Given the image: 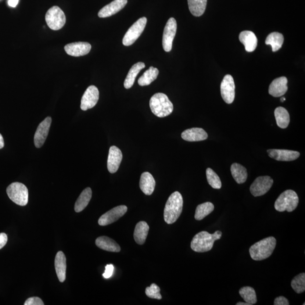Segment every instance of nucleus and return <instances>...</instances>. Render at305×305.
Wrapping results in <instances>:
<instances>
[{"mask_svg":"<svg viewBox=\"0 0 305 305\" xmlns=\"http://www.w3.org/2000/svg\"><path fill=\"white\" fill-rule=\"evenodd\" d=\"M222 236V232L220 231H217L213 234L206 231L200 232L193 238L191 249L198 253L209 252L213 248L214 242L220 240Z\"/></svg>","mask_w":305,"mask_h":305,"instance_id":"obj_1","label":"nucleus"},{"mask_svg":"<svg viewBox=\"0 0 305 305\" xmlns=\"http://www.w3.org/2000/svg\"><path fill=\"white\" fill-rule=\"evenodd\" d=\"M183 197L179 192L172 193L168 198L164 210V219L167 224H173L178 220L182 213Z\"/></svg>","mask_w":305,"mask_h":305,"instance_id":"obj_2","label":"nucleus"},{"mask_svg":"<svg viewBox=\"0 0 305 305\" xmlns=\"http://www.w3.org/2000/svg\"><path fill=\"white\" fill-rule=\"evenodd\" d=\"M276 245V240L274 237L262 240L250 247V257L253 260L257 261L267 259L273 253Z\"/></svg>","mask_w":305,"mask_h":305,"instance_id":"obj_3","label":"nucleus"},{"mask_svg":"<svg viewBox=\"0 0 305 305\" xmlns=\"http://www.w3.org/2000/svg\"><path fill=\"white\" fill-rule=\"evenodd\" d=\"M149 105L152 112L158 117L164 118L173 112L174 106L166 95L157 93L150 100Z\"/></svg>","mask_w":305,"mask_h":305,"instance_id":"obj_4","label":"nucleus"},{"mask_svg":"<svg viewBox=\"0 0 305 305\" xmlns=\"http://www.w3.org/2000/svg\"><path fill=\"white\" fill-rule=\"evenodd\" d=\"M299 203L297 194L293 190H286L279 196L275 203V209L279 212H292L295 210Z\"/></svg>","mask_w":305,"mask_h":305,"instance_id":"obj_5","label":"nucleus"},{"mask_svg":"<svg viewBox=\"0 0 305 305\" xmlns=\"http://www.w3.org/2000/svg\"><path fill=\"white\" fill-rule=\"evenodd\" d=\"M9 199L19 205L26 206L28 202V191L26 186L22 183H12L6 189Z\"/></svg>","mask_w":305,"mask_h":305,"instance_id":"obj_6","label":"nucleus"},{"mask_svg":"<svg viewBox=\"0 0 305 305\" xmlns=\"http://www.w3.org/2000/svg\"><path fill=\"white\" fill-rule=\"evenodd\" d=\"M45 20L51 29L57 31L64 26L66 19L63 11L59 6H55L48 10L45 15Z\"/></svg>","mask_w":305,"mask_h":305,"instance_id":"obj_7","label":"nucleus"},{"mask_svg":"<svg viewBox=\"0 0 305 305\" xmlns=\"http://www.w3.org/2000/svg\"><path fill=\"white\" fill-rule=\"evenodd\" d=\"M146 23V17H142L136 21L125 33L122 41L123 44L128 46L134 44L144 30Z\"/></svg>","mask_w":305,"mask_h":305,"instance_id":"obj_8","label":"nucleus"},{"mask_svg":"<svg viewBox=\"0 0 305 305\" xmlns=\"http://www.w3.org/2000/svg\"><path fill=\"white\" fill-rule=\"evenodd\" d=\"M177 30V20L174 18H171L168 20L164 28L163 45L165 52H169L171 51Z\"/></svg>","mask_w":305,"mask_h":305,"instance_id":"obj_9","label":"nucleus"},{"mask_svg":"<svg viewBox=\"0 0 305 305\" xmlns=\"http://www.w3.org/2000/svg\"><path fill=\"white\" fill-rule=\"evenodd\" d=\"M274 181L268 176L258 177L250 187V191L254 197L265 195L272 187Z\"/></svg>","mask_w":305,"mask_h":305,"instance_id":"obj_10","label":"nucleus"},{"mask_svg":"<svg viewBox=\"0 0 305 305\" xmlns=\"http://www.w3.org/2000/svg\"><path fill=\"white\" fill-rule=\"evenodd\" d=\"M222 98L225 102L231 104L234 101L235 97V84L234 78L231 75H226L221 85Z\"/></svg>","mask_w":305,"mask_h":305,"instance_id":"obj_11","label":"nucleus"},{"mask_svg":"<svg viewBox=\"0 0 305 305\" xmlns=\"http://www.w3.org/2000/svg\"><path fill=\"white\" fill-rule=\"evenodd\" d=\"M99 99V91L95 85H91L82 96L81 100V109L86 111L93 108L98 103Z\"/></svg>","mask_w":305,"mask_h":305,"instance_id":"obj_12","label":"nucleus"},{"mask_svg":"<svg viewBox=\"0 0 305 305\" xmlns=\"http://www.w3.org/2000/svg\"><path fill=\"white\" fill-rule=\"evenodd\" d=\"M127 207L125 205L118 206L114 207L112 210L103 214L99 220V224L102 226H105L117 221L126 213Z\"/></svg>","mask_w":305,"mask_h":305,"instance_id":"obj_13","label":"nucleus"},{"mask_svg":"<svg viewBox=\"0 0 305 305\" xmlns=\"http://www.w3.org/2000/svg\"><path fill=\"white\" fill-rule=\"evenodd\" d=\"M51 123L52 118L48 117L46 118L39 125L34 136V143L37 148H40L44 145L46 139L48 137Z\"/></svg>","mask_w":305,"mask_h":305,"instance_id":"obj_14","label":"nucleus"},{"mask_svg":"<svg viewBox=\"0 0 305 305\" xmlns=\"http://www.w3.org/2000/svg\"><path fill=\"white\" fill-rule=\"evenodd\" d=\"M91 45L86 42L70 43L64 46V50L68 55L74 57L87 55L91 51Z\"/></svg>","mask_w":305,"mask_h":305,"instance_id":"obj_15","label":"nucleus"},{"mask_svg":"<svg viewBox=\"0 0 305 305\" xmlns=\"http://www.w3.org/2000/svg\"><path fill=\"white\" fill-rule=\"evenodd\" d=\"M122 153L116 146H111L109 149L108 159H107V169L110 173H116L120 166L122 162Z\"/></svg>","mask_w":305,"mask_h":305,"instance_id":"obj_16","label":"nucleus"},{"mask_svg":"<svg viewBox=\"0 0 305 305\" xmlns=\"http://www.w3.org/2000/svg\"><path fill=\"white\" fill-rule=\"evenodd\" d=\"M267 153L271 159L279 161H295L300 156L299 152L285 149H269Z\"/></svg>","mask_w":305,"mask_h":305,"instance_id":"obj_17","label":"nucleus"},{"mask_svg":"<svg viewBox=\"0 0 305 305\" xmlns=\"http://www.w3.org/2000/svg\"><path fill=\"white\" fill-rule=\"evenodd\" d=\"M287 84H288V80L285 77L275 79L269 87V94L275 98H279V97L285 95L288 91Z\"/></svg>","mask_w":305,"mask_h":305,"instance_id":"obj_18","label":"nucleus"},{"mask_svg":"<svg viewBox=\"0 0 305 305\" xmlns=\"http://www.w3.org/2000/svg\"><path fill=\"white\" fill-rule=\"evenodd\" d=\"M127 3V0H114L100 10V18H107L114 15L123 9Z\"/></svg>","mask_w":305,"mask_h":305,"instance_id":"obj_19","label":"nucleus"},{"mask_svg":"<svg viewBox=\"0 0 305 305\" xmlns=\"http://www.w3.org/2000/svg\"><path fill=\"white\" fill-rule=\"evenodd\" d=\"M182 138L187 142H200L205 141L208 138V135L203 128H192L183 131Z\"/></svg>","mask_w":305,"mask_h":305,"instance_id":"obj_20","label":"nucleus"},{"mask_svg":"<svg viewBox=\"0 0 305 305\" xmlns=\"http://www.w3.org/2000/svg\"><path fill=\"white\" fill-rule=\"evenodd\" d=\"M239 40L245 46L246 51L247 52H252L257 48L258 39L252 31L242 32L239 35Z\"/></svg>","mask_w":305,"mask_h":305,"instance_id":"obj_21","label":"nucleus"},{"mask_svg":"<svg viewBox=\"0 0 305 305\" xmlns=\"http://www.w3.org/2000/svg\"><path fill=\"white\" fill-rule=\"evenodd\" d=\"M156 181L152 175L148 172H145L141 175L140 181V187L146 195H151L155 189Z\"/></svg>","mask_w":305,"mask_h":305,"instance_id":"obj_22","label":"nucleus"},{"mask_svg":"<svg viewBox=\"0 0 305 305\" xmlns=\"http://www.w3.org/2000/svg\"><path fill=\"white\" fill-rule=\"evenodd\" d=\"M55 264L57 275L60 282L62 283L66 279V258L61 251L56 254Z\"/></svg>","mask_w":305,"mask_h":305,"instance_id":"obj_23","label":"nucleus"},{"mask_svg":"<svg viewBox=\"0 0 305 305\" xmlns=\"http://www.w3.org/2000/svg\"><path fill=\"white\" fill-rule=\"evenodd\" d=\"M96 245L107 252L118 253L121 251L120 246L114 240L107 236L99 237L96 240Z\"/></svg>","mask_w":305,"mask_h":305,"instance_id":"obj_24","label":"nucleus"},{"mask_svg":"<svg viewBox=\"0 0 305 305\" xmlns=\"http://www.w3.org/2000/svg\"><path fill=\"white\" fill-rule=\"evenodd\" d=\"M149 227L146 222L142 221L136 224L134 231V239L139 245L144 244L148 236Z\"/></svg>","mask_w":305,"mask_h":305,"instance_id":"obj_25","label":"nucleus"},{"mask_svg":"<svg viewBox=\"0 0 305 305\" xmlns=\"http://www.w3.org/2000/svg\"><path fill=\"white\" fill-rule=\"evenodd\" d=\"M145 67V64L143 62H138L132 66L124 81V86L125 89H130L132 87L138 75Z\"/></svg>","mask_w":305,"mask_h":305,"instance_id":"obj_26","label":"nucleus"},{"mask_svg":"<svg viewBox=\"0 0 305 305\" xmlns=\"http://www.w3.org/2000/svg\"><path fill=\"white\" fill-rule=\"evenodd\" d=\"M92 196V192L90 188H87L83 190L75 203V211L77 213H80L83 210L90 202Z\"/></svg>","mask_w":305,"mask_h":305,"instance_id":"obj_27","label":"nucleus"},{"mask_svg":"<svg viewBox=\"0 0 305 305\" xmlns=\"http://www.w3.org/2000/svg\"><path fill=\"white\" fill-rule=\"evenodd\" d=\"M231 171L233 178L239 184L245 183L247 178V173L245 167L239 163H233L231 167Z\"/></svg>","mask_w":305,"mask_h":305,"instance_id":"obj_28","label":"nucleus"},{"mask_svg":"<svg viewBox=\"0 0 305 305\" xmlns=\"http://www.w3.org/2000/svg\"><path fill=\"white\" fill-rule=\"evenodd\" d=\"M275 117L278 127L286 128L290 123L289 114L285 107H278L275 110Z\"/></svg>","mask_w":305,"mask_h":305,"instance_id":"obj_29","label":"nucleus"},{"mask_svg":"<svg viewBox=\"0 0 305 305\" xmlns=\"http://www.w3.org/2000/svg\"><path fill=\"white\" fill-rule=\"evenodd\" d=\"M207 0H188L189 9L192 15L200 17L206 10Z\"/></svg>","mask_w":305,"mask_h":305,"instance_id":"obj_30","label":"nucleus"},{"mask_svg":"<svg viewBox=\"0 0 305 305\" xmlns=\"http://www.w3.org/2000/svg\"><path fill=\"white\" fill-rule=\"evenodd\" d=\"M284 37L279 32H272L265 39V44L271 46L272 52H275L282 48L284 42Z\"/></svg>","mask_w":305,"mask_h":305,"instance_id":"obj_31","label":"nucleus"},{"mask_svg":"<svg viewBox=\"0 0 305 305\" xmlns=\"http://www.w3.org/2000/svg\"><path fill=\"white\" fill-rule=\"evenodd\" d=\"M159 74V70L153 66L150 67L139 79L138 83L141 86L149 85L155 81Z\"/></svg>","mask_w":305,"mask_h":305,"instance_id":"obj_32","label":"nucleus"},{"mask_svg":"<svg viewBox=\"0 0 305 305\" xmlns=\"http://www.w3.org/2000/svg\"><path fill=\"white\" fill-rule=\"evenodd\" d=\"M214 210V204L210 202L204 203L197 206L195 218L197 221H202L212 213Z\"/></svg>","mask_w":305,"mask_h":305,"instance_id":"obj_33","label":"nucleus"},{"mask_svg":"<svg viewBox=\"0 0 305 305\" xmlns=\"http://www.w3.org/2000/svg\"><path fill=\"white\" fill-rule=\"evenodd\" d=\"M240 295L245 303L251 305L256 304L257 302L256 292L254 288L250 286H244L239 290Z\"/></svg>","mask_w":305,"mask_h":305,"instance_id":"obj_34","label":"nucleus"},{"mask_svg":"<svg viewBox=\"0 0 305 305\" xmlns=\"http://www.w3.org/2000/svg\"><path fill=\"white\" fill-rule=\"evenodd\" d=\"M292 288L295 291L300 294L305 290V274L301 273L295 276L291 282Z\"/></svg>","mask_w":305,"mask_h":305,"instance_id":"obj_35","label":"nucleus"},{"mask_svg":"<svg viewBox=\"0 0 305 305\" xmlns=\"http://www.w3.org/2000/svg\"><path fill=\"white\" fill-rule=\"evenodd\" d=\"M206 178L208 183L214 189H220L222 187V182L219 176L210 168L206 170Z\"/></svg>","mask_w":305,"mask_h":305,"instance_id":"obj_36","label":"nucleus"},{"mask_svg":"<svg viewBox=\"0 0 305 305\" xmlns=\"http://www.w3.org/2000/svg\"><path fill=\"white\" fill-rule=\"evenodd\" d=\"M146 295L150 299L161 300L162 296L160 293V288L155 284H152L150 287H147L145 290Z\"/></svg>","mask_w":305,"mask_h":305,"instance_id":"obj_37","label":"nucleus"},{"mask_svg":"<svg viewBox=\"0 0 305 305\" xmlns=\"http://www.w3.org/2000/svg\"><path fill=\"white\" fill-rule=\"evenodd\" d=\"M44 304L40 298L34 297L28 299L24 305H44Z\"/></svg>","mask_w":305,"mask_h":305,"instance_id":"obj_38","label":"nucleus"},{"mask_svg":"<svg viewBox=\"0 0 305 305\" xmlns=\"http://www.w3.org/2000/svg\"><path fill=\"white\" fill-rule=\"evenodd\" d=\"M114 267L113 264H107L105 267V271L103 274V278L109 279L113 274Z\"/></svg>","mask_w":305,"mask_h":305,"instance_id":"obj_39","label":"nucleus"},{"mask_svg":"<svg viewBox=\"0 0 305 305\" xmlns=\"http://www.w3.org/2000/svg\"><path fill=\"white\" fill-rule=\"evenodd\" d=\"M274 304V305H289V302L285 297L280 296L276 298Z\"/></svg>","mask_w":305,"mask_h":305,"instance_id":"obj_40","label":"nucleus"},{"mask_svg":"<svg viewBox=\"0 0 305 305\" xmlns=\"http://www.w3.org/2000/svg\"><path fill=\"white\" fill-rule=\"evenodd\" d=\"M8 242V236L5 233L0 234V249L4 247Z\"/></svg>","mask_w":305,"mask_h":305,"instance_id":"obj_41","label":"nucleus"},{"mask_svg":"<svg viewBox=\"0 0 305 305\" xmlns=\"http://www.w3.org/2000/svg\"><path fill=\"white\" fill-rule=\"evenodd\" d=\"M19 2V0H8V5L12 8H15Z\"/></svg>","mask_w":305,"mask_h":305,"instance_id":"obj_42","label":"nucleus"},{"mask_svg":"<svg viewBox=\"0 0 305 305\" xmlns=\"http://www.w3.org/2000/svg\"><path fill=\"white\" fill-rule=\"evenodd\" d=\"M3 146H4V141H3L2 136L0 134V149L3 148Z\"/></svg>","mask_w":305,"mask_h":305,"instance_id":"obj_43","label":"nucleus"},{"mask_svg":"<svg viewBox=\"0 0 305 305\" xmlns=\"http://www.w3.org/2000/svg\"><path fill=\"white\" fill-rule=\"evenodd\" d=\"M236 305H251L249 303H238L236 304Z\"/></svg>","mask_w":305,"mask_h":305,"instance_id":"obj_44","label":"nucleus"},{"mask_svg":"<svg viewBox=\"0 0 305 305\" xmlns=\"http://www.w3.org/2000/svg\"><path fill=\"white\" fill-rule=\"evenodd\" d=\"M281 100V102H285V100H286V99H285V98H282Z\"/></svg>","mask_w":305,"mask_h":305,"instance_id":"obj_45","label":"nucleus"}]
</instances>
